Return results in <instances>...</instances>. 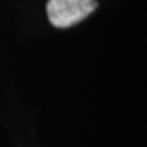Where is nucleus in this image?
Returning a JSON list of instances; mask_svg holds the SVG:
<instances>
[{
	"label": "nucleus",
	"instance_id": "obj_1",
	"mask_svg": "<svg viewBox=\"0 0 147 147\" xmlns=\"http://www.w3.org/2000/svg\"><path fill=\"white\" fill-rule=\"evenodd\" d=\"M97 7L95 0H49L47 12L53 26L65 29L83 21Z\"/></svg>",
	"mask_w": 147,
	"mask_h": 147
}]
</instances>
